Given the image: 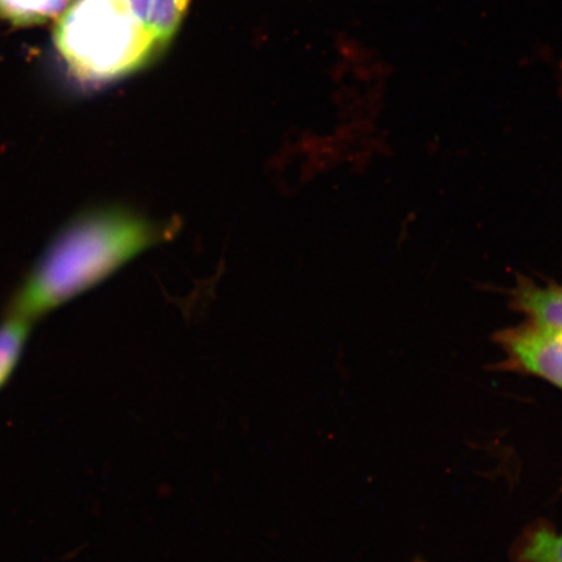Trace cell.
<instances>
[{"instance_id":"7a4b0ae2","label":"cell","mask_w":562,"mask_h":562,"mask_svg":"<svg viewBox=\"0 0 562 562\" xmlns=\"http://www.w3.org/2000/svg\"><path fill=\"white\" fill-rule=\"evenodd\" d=\"M54 42L70 76L91 88L138 72L159 55L150 26L125 0H75L60 13Z\"/></svg>"},{"instance_id":"5b68a950","label":"cell","mask_w":562,"mask_h":562,"mask_svg":"<svg viewBox=\"0 0 562 562\" xmlns=\"http://www.w3.org/2000/svg\"><path fill=\"white\" fill-rule=\"evenodd\" d=\"M30 331L31 322L15 315L0 323V391L19 367Z\"/></svg>"},{"instance_id":"ba28073f","label":"cell","mask_w":562,"mask_h":562,"mask_svg":"<svg viewBox=\"0 0 562 562\" xmlns=\"http://www.w3.org/2000/svg\"><path fill=\"white\" fill-rule=\"evenodd\" d=\"M65 10L60 0H0V15L19 24L58 16Z\"/></svg>"},{"instance_id":"8992f818","label":"cell","mask_w":562,"mask_h":562,"mask_svg":"<svg viewBox=\"0 0 562 562\" xmlns=\"http://www.w3.org/2000/svg\"><path fill=\"white\" fill-rule=\"evenodd\" d=\"M191 0H153L150 30L159 54L170 46L184 23Z\"/></svg>"},{"instance_id":"9c48e42d","label":"cell","mask_w":562,"mask_h":562,"mask_svg":"<svg viewBox=\"0 0 562 562\" xmlns=\"http://www.w3.org/2000/svg\"><path fill=\"white\" fill-rule=\"evenodd\" d=\"M126 4L130 5V9L135 16L143 21L144 24L150 26V13H151V3L153 0H125Z\"/></svg>"},{"instance_id":"6da1fadb","label":"cell","mask_w":562,"mask_h":562,"mask_svg":"<svg viewBox=\"0 0 562 562\" xmlns=\"http://www.w3.org/2000/svg\"><path fill=\"white\" fill-rule=\"evenodd\" d=\"M164 237L128 211H88L48 244L12 301L11 315L31 323L100 283L137 252Z\"/></svg>"},{"instance_id":"3957f363","label":"cell","mask_w":562,"mask_h":562,"mask_svg":"<svg viewBox=\"0 0 562 562\" xmlns=\"http://www.w3.org/2000/svg\"><path fill=\"white\" fill-rule=\"evenodd\" d=\"M498 344L510 364L562 390V329L529 322L505 329Z\"/></svg>"},{"instance_id":"30bf717a","label":"cell","mask_w":562,"mask_h":562,"mask_svg":"<svg viewBox=\"0 0 562 562\" xmlns=\"http://www.w3.org/2000/svg\"><path fill=\"white\" fill-rule=\"evenodd\" d=\"M61 4L65 5V9H67L68 4L70 3V0H60Z\"/></svg>"},{"instance_id":"277c9868","label":"cell","mask_w":562,"mask_h":562,"mask_svg":"<svg viewBox=\"0 0 562 562\" xmlns=\"http://www.w3.org/2000/svg\"><path fill=\"white\" fill-rule=\"evenodd\" d=\"M513 305L537 325L562 329V285L538 286L522 281L513 293Z\"/></svg>"},{"instance_id":"52a82bcc","label":"cell","mask_w":562,"mask_h":562,"mask_svg":"<svg viewBox=\"0 0 562 562\" xmlns=\"http://www.w3.org/2000/svg\"><path fill=\"white\" fill-rule=\"evenodd\" d=\"M518 554L521 562H562V532L540 526L527 533Z\"/></svg>"}]
</instances>
